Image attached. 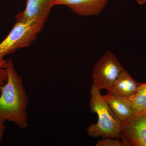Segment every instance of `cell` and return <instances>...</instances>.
I'll use <instances>...</instances> for the list:
<instances>
[{"mask_svg": "<svg viewBox=\"0 0 146 146\" xmlns=\"http://www.w3.org/2000/svg\"><path fill=\"white\" fill-rule=\"evenodd\" d=\"M6 69L8 79L1 88L0 123L12 122L19 128L25 129L28 123V97L23 79L11 59L7 60Z\"/></svg>", "mask_w": 146, "mask_h": 146, "instance_id": "1", "label": "cell"}, {"mask_svg": "<svg viewBox=\"0 0 146 146\" xmlns=\"http://www.w3.org/2000/svg\"><path fill=\"white\" fill-rule=\"evenodd\" d=\"M100 91L93 84L91 86L89 106L91 112L98 115V120L88 127L86 133L92 138L120 139L121 121L110 108Z\"/></svg>", "mask_w": 146, "mask_h": 146, "instance_id": "2", "label": "cell"}, {"mask_svg": "<svg viewBox=\"0 0 146 146\" xmlns=\"http://www.w3.org/2000/svg\"><path fill=\"white\" fill-rule=\"evenodd\" d=\"M43 26L44 25L35 21H16L8 35L0 43V60L17 50L30 45Z\"/></svg>", "mask_w": 146, "mask_h": 146, "instance_id": "3", "label": "cell"}, {"mask_svg": "<svg viewBox=\"0 0 146 146\" xmlns=\"http://www.w3.org/2000/svg\"><path fill=\"white\" fill-rule=\"evenodd\" d=\"M124 69L115 55L107 52L94 66L92 73L93 85L100 90L109 91Z\"/></svg>", "mask_w": 146, "mask_h": 146, "instance_id": "4", "label": "cell"}, {"mask_svg": "<svg viewBox=\"0 0 146 146\" xmlns=\"http://www.w3.org/2000/svg\"><path fill=\"white\" fill-rule=\"evenodd\" d=\"M124 146H146V115L135 114L121 122Z\"/></svg>", "mask_w": 146, "mask_h": 146, "instance_id": "5", "label": "cell"}, {"mask_svg": "<svg viewBox=\"0 0 146 146\" xmlns=\"http://www.w3.org/2000/svg\"><path fill=\"white\" fill-rule=\"evenodd\" d=\"M55 0H27L25 8L16 16V21H35L44 25L54 6Z\"/></svg>", "mask_w": 146, "mask_h": 146, "instance_id": "6", "label": "cell"}, {"mask_svg": "<svg viewBox=\"0 0 146 146\" xmlns=\"http://www.w3.org/2000/svg\"><path fill=\"white\" fill-rule=\"evenodd\" d=\"M109 0H55L54 5H65L80 16L99 15Z\"/></svg>", "mask_w": 146, "mask_h": 146, "instance_id": "7", "label": "cell"}, {"mask_svg": "<svg viewBox=\"0 0 146 146\" xmlns=\"http://www.w3.org/2000/svg\"><path fill=\"white\" fill-rule=\"evenodd\" d=\"M110 108L121 122L135 115L129 99L119 96L111 91L103 96Z\"/></svg>", "mask_w": 146, "mask_h": 146, "instance_id": "8", "label": "cell"}, {"mask_svg": "<svg viewBox=\"0 0 146 146\" xmlns=\"http://www.w3.org/2000/svg\"><path fill=\"white\" fill-rule=\"evenodd\" d=\"M143 83L137 82L125 70L120 74L110 91L119 96L129 99L135 95Z\"/></svg>", "mask_w": 146, "mask_h": 146, "instance_id": "9", "label": "cell"}, {"mask_svg": "<svg viewBox=\"0 0 146 146\" xmlns=\"http://www.w3.org/2000/svg\"><path fill=\"white\" fill-rule=\"evenodd\" d=\"M129 100L135 114L146 115V83H143L137 93Z\"/></svg>", "mask_w": 146, "mask_h": 146, "instance_id": "10", "label": "cell"}, {"mask_svg": "<svg viewBox=\"0 0 146 146\" xmlns=\"http://www.w3.org/2000/svg\"><path fill=\"white\" fill-rule=\"evenodd\" d=\"M117 138L111 139L110 138H103L97 142L96 146H124L122 141Z\"/></svg>", "mask_w": 146, "mask_h": 146, "instance_id": "11", "label": "cell"}, {"mask_svg": "<svg viewBox=\"0 0 146 146\" xmlns=\"http://www.w3.org/2000/svg\"><path fill=\"white\" fill-rule=\"evenodd\" d=\"M7 62V60L5 59L0 60V94L1 87L6 82L8 79L6 69Z\"/></svg>", "mask_w": 146, "mask_h": 146, "instance_id": "12", "label": "cell"}, {"mask_svg": "<svg viewBox=\"0 0 146 146\" xmlns=\"http://www.w3.org/2000/svg\"><path fill=\"white\" fill-rule=\"evenodd\" d=\"M6 126L5 123H0V143L2 141Z\"/></svg>", "mask_w": 146, "mask_h": 146, "instance_id": "13", "label": "cell"}, {"mask_svg": "<svg viewBox=\"0 0 146 146\" xmlns=\"http://www.w3.org/2000/svg\"><path fill=\"white\" fill-rule=\"evenodd\" d=\"M139 4L144 5L146 2V0H135Z\"/></svg>", "mask_w": 146, "mask_h": 146, "instance_id": "14", "label": "cell"}]
</instances>
